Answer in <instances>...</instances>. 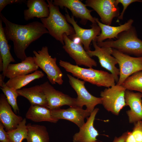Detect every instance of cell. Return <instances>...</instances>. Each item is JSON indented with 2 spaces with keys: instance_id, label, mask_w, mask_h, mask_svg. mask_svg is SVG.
I'll list each match as a JSON object with an SVG mask.
<instances>
[{
  "instance_id": "cell-1",
  "label": "cell",
  "mask_w": 142,
  "mask_h": 142,
  "mask_svg": "<svg viewBox=\"0 0 142 142\" xmlns=\"http://www.w3.org/2000/svg\"><path fill=\"white\" fill-rule=\"evenodd\" d=\"M0 19L5 26L3 29L5 37L8 41H12L14 53L21 61L27 57L25 50L33 42L48 32L41 22L34 21L24 25L13 23L7 19L2 13Z\"/></svg>"
},
{
  "instance_id": "cell-2",
  "label": "cell",
  "mask_w": 142,
  "mask_h": 142,
  "mask_svg": "<svg viewBox=\"0 0 142 142\" xmlns=\"http://www.w3.org/2000/svg\"><path fill=\"white\" fill-rule=\"evenodd\" d=\"M49 11V16L40 19L42 23L48 31L49 33L63 45V35L69 37L75 34L73 27L69 24L65 16L60 12L59 7L55 6L52 0H47Z\"/></svg>"
},
{
  "instance_id": "cell-3",
  "label": "cell",
  "mask_w": 142,
  "mask_h": 142,
  "mask_svg": "<svg viewBox=\"0 0 142 142\" xmlns=\"http://www.w3.org/2000/svg\"><path fill=\"white\" fill-rule=\"evenodd\" d=\"M59 65L74 76L98 87L110 88L115 85L114 76L111 73L92 68H86L71 64L69 62L60 60Z\"/></svg>"
},
{
  "instance_id": "cell-4",
  "label": "cell",
  "mask_w": 142,
  "mask_h": 142,
  "mask_svg": "<svg viewBox=\"0 0 142 142\" xmlns=\"http://www.w3.org/2000/svg\"><path fill=\"white\" fill-rule=\"evenodd\" d=\"M100 47H108L116 49L128 55L142 57V40L138 37L135 27L120 33L115 40L108 39L97 42Z\"/></svg>"
},
{
  "instance_id": "cell-5",
  "label": "cell",
  "mask_w": 142,
  "mask_h": 142,
  "mask_svg": "<svg viewBox=\"0 0 142 142\" xmlns=\"http://www.w3.org/2000/svg\"><path fill=\"white\" fill-rule=\"evenodd\" d=\"M35 63L46 74L47 77L52 84H62L63 74L56 63L57 58L49 54L48 47L45 46L38 51H33Z\"/></svg>"
},
{
  "instance_id": "cell-6",
  "label": "cell",
  "mask_w": 142,
  "mask_h": 142,
  "mask_svg": "<svg viewBox=\"0 0 142 142\" xmlns=\"http://www.w3.org/2000/svg\"><path fill=\"white\" fill-rule=\"evenodd\" d=\"M126 90L122 85L116 84L101 91L100 95L104 108L118 115L121 110L126 106L125 97Z\"/></svg>"
},
{
  "instance_id": "cell-7",
  "label": "cell",
  "mask_w": 142,
  "mask_h": 142,
  "mask_svg": "<svg viewBox=\"0 0 142 142\" xmlns=\"http://www.w3.org/2000/svg\"><path fill=\"white\" fill-rule=\"evenodd\" d=\"M112 55L116 59L119 66V79L117 84L121 85L130 76L142 71V57H131L113 48Z\"/></svg>"
},
{
  "instance_id": "cell-8",
  "label": "cell",
  "mask_w": 142,
  "mask_h": 142,
  "mask_svg": "<svg viewBox=\"0 0 142 142\" xmlns=\"http://www.w3.org/2000/svg\"><path fill=\"white\" fill-rule=\"evenodd\" d=\"M69 83L76 93L77 97L76 99L77 106L83 108L85 105L86 109L90 113L94 110L95 106L102 104L101 97H97L91 94L85 87V82L67 74Z\"/></svg>"
},
{
  "instance_id": "cell-9",
  "label": "cell",
  "mask_w": 142,
  "mask_h": 142,
  "mask_svg": "<svg viewBox=\"0 0 142 142\" xmlns=\"http://www.w3.org/2000/svg\"><path fill=\"white\" fill-rule=\"evenodd\" d=\"M85 4L95 11L101 22L106 25L111 26L114 18L120 14V8L116 0H87Z\"/></svg>"
},
{
  "instance_id": "cell-10",
  "label": "cell",
  "mask_w": 142,
  "mask_h": 142,
  "mask_svg": "<svg viewBox=\"0 0 142 142\" xmlns=\"http://www.w3.org/2000/svg\"><path fill=\"white\" fill-rule=\"evenodd\" d=\"M92 42L94 50L87 52V54L91 57L93 56L97 57L101 66L110 72L117 83L119 79V70L115 66L118 63L116 59L112 55V48L100 47L95 40H93Z\"/></svg>"
},
{
  "instance_id": "cell-11",
  "label": "cell",
  "mask_w": 142,
  "mask_h": 142,
  "mask_svg": "<svg viewBox=\"0 0 142 142\" xmlns=\"http://www.w3.org/2000/svg\"><path fill=\"white\" fill-rule=\"evenodd\" d=\"M63 38L64 44L63 48L74 60L77 65L89 68L97 67V62L88 55L82 43L74 42L65 34L63 35Z\"/></svg>"
},
{
  "instance_id": "cell-12",
  "label": "cell",
  "mask_w": 142,
  "mask_h": 142,
  "mask_svg": "<svg viewBox=\"0 0 142 142\" xmlns=\"http://www.w3.org/2000/svg\"><path fill=\"white\" fill-rule=\"evenodd\" d=\"M40 85L47 98V108L51 110L60 109L64 105L69 107L77 106L76 98L56 90L48 82H46Z\"/></svg>"
},
{
  "instance_id": "cell-13",
  "label": "cell",
  "mask_w": 142,
  "mask_h": 142,
  "mask_svg": "<svg viewBox=\"0 0 142 142\" xmlns=\"http://www.w3.org/2000/svg\"><path fill=\"white\" fill-rule=\"evenodd\" d=\"M65 9L66 13L65 16L67 21L72 25L75 32L74 34L68 37L70 39L74 37L79 38L86 51L90 50V46L91 42L100 34L101 32L100 28L97 22L92 23L90 25V29H85L81 27L75 20L74 17L72 16L71 17L67 10Z\"/></svg>"
},
{
  "instance_id": "cell-14",
  "label": "cell",
  "mask_w": 142,
  "mask_h": 142,
  "mask_svg": "<svg viewBox=\"0 0 142 142\" xmlns=\"http://www.w3.org/2000/svg\"><path fill=\"white\" fill-rule=\"evenodd\" d=\"M53 4L61 8H68L71 12L73 16L80 19V23L86 24L88 21L92 23H96L95 17L91 14L93 10L88 9L85 4L79 0H54Z\"/></svg>"
},
{
  "instance_id": "cell-15",
  "label": "cell",
  "mask_w": 142,
  "mask_h": 142,
  "mask_svg": "<svg viewBox=\"0 0 142 142\" xmlns=\"http://www.w3.org/2000/svg\"><path fill=\"white\" fill-rule=\"evenodd\" d=\"M52 115L58 120L64 119L70 121L76 124L79 128L85 123L84 119L91 113L86 109L77 106L69 107L66 109L60 108L51 110Z\"/></svg>"
},
{
  "instance_id": "cell-16",
  "label": "cell",
  "mask_w": 142,
  "mask_h": 142,
  "mask_svg": "<svg viewBox=\"0 0 142 142\" xmlns=\"http://www.w3.org/2000/svg\"><path fill=\"white\" fill-rule=\"evenodd\" d=\"M126 106L130 109L126 111L129 123H135L142 120V93L126 90L125 93Z\"/></svg>"
},
{
  "instance_id": "cell-17",
  "label": "cell",
  "mask_w": 142,
  "mask_h": 142,
  "mask_svg": "<svg viewBox=\"0 0 142 142\" xmlns=\"http://www.w3.org/2000/svg\"><path fill=\"white\" fill-rule=\"evenodd\" d=\"M22 117L16 115L11 109L6 97L1 93L0 96V121L8 131L16 129L23 120Z\"/></svg>"
},
{
  "instance_id": "cell-18",
  "label": "cell",
  "mask_w": 142,
  "mask_h": 142,
  "mask_svg": "<svg viewBox=\"0 0 142 142\" xmlns=\"http://www.w3.org/2000/svg\"><path fill=\"white\" fill-rule=\"evenodd\" d=\"M99 109L95 108L89 117L87 118V121L80 128L79 131L73 136V142H97V136L99 135L98 131L94 126L96 115Z\"/></svg>"
},
{
  "instance_id": "cell-19",
  "label": "cell",
  "mask_w": 142,
  "mask_h": 142,
  "mask_svg": "<svg viewBox=\"0 0 142 142\" xmlns=\"http://www.w3.org/2000/svg\"><path fill=\"white\" fill-rule=\"evenodd\" d=\"M95 19L101 30L100 34L94 40L98 43L104 41L107 39H116L120 33L131 28L134 22L133 19H130L123 24L114 26L103 24L97 18L95 17Z\"/></svg>"
},
{
  "instance_id": "cell-20",
  "label": "cell",
  "mask_w": 142,
  "mask_h": 142,
  "mask_svg": "<svg viewBox=\"0 0 142 142\" xmlns=\"http://www.w3.org/2000/svg\"><path fill=\"white\" fill-rule=\"evenodd\" d=\"M38 67L35 63L33 57L29 56L21 62L9 64L6 70L5 77L9 79L27 75L37 70Z\"/></svg>"
},
{
  "instance_id": "cell-21",
  "label": "cell",
  "mask_w": 142,
  "mask_h": 142,
  "mask_svg": "<svg viewBox=\"0 0 142 142\" xmlns=\"http://www.w3.org/2000/svg\"><path fill=\"white\" fill-rule=\"evenodd\" d=\"M26 2L28 9L23 12L25 20L28 21L34 17L40 19L49 16V6L45 0H28Z\"/></svg>"
},
{
  "instance_id": "cell-22",
  "label": "cell",
  "mask_w": 142,
  "mask_h": 142,
  "mask_svg": "<svg viewBox=\"0 0 142 142\" xmlns=\"http://www.w3.org/2000/svg\"><path fill=\"white\" fill-rule=\"evenodd\" d=\"M19 96H23L29 101L31 105H39L47 108L46 96L40 85L17 90Z\"/></svg>"
},
{
  "instance_id": "cell-23",
  "label": "cell",
  "mask_w": 142,
  "mask_h": 142,
  "mask_svg": "<svg viewBox=\"0 0 142 142\" xmlns=\"http://www.w3.org/2000/svg\"><path fill=\"white\" fill-rule=\"evenodd\" d=\"M26 117V118L36 122L46 121L56 123L59 120L52 115L50 109L39 105H31Z\"/></svg>"
},
{
  "instance_id": "cell-24",
  "label": "cell",
  "mask_w": 142,
  "mask_h": 142,
  "mask_svg": "<svg viewBox=\"0 0 142 142\" xmlns=\"http://www.w3.org/2000/svg\"><path fill=\"white\" fill-rule=\"evenodd\" d=\"M27 142H49V138L46 127L44 125L28 123Z\"/></svg>"
},
{
  "instance_id": "cell-25",
  "label": "cell",
  "mask_w": 142,
  "mask_h": 142,
  "mask_svg": "<svg viewBox=\"0 0 142 142\" xmlns=\"http://www.w3.org/2000/svg\"><path fill=\"white\" fill-rule=\"evenodd\" d=\"M44 75L42 71L37 70L27 75L18 76L9 79L5 84L8 87L17 90L35 80L43 77Z\"/></svg>"
},
{
  "instance_id": "cell-26",
  "label": "cell",
  "mask_w": 142,
  "mask_h": 142,
  "mask_svg": "<svg viewBox=\"0 0 142 142\" xmlns=\"http://www.w3.org/2000/svg\"><path fill=\"white\" fill-rule=\"evenodd\" d=\"M2 22L0 19V55L2 57L3 63L2 74L4 78L5 72L8 66L11 62H14L15 61L11 53L8 41L4 34Z\"/></svg>"
},
{
  "instance_id": "cell-27",
  "label": "cell",
  "mask_w": 142,
  "mask_h": 142,
  "mask_svg": "<svg viewBox=\"0 0 142 142\" xmlns=\"http://www.w3.org/2000/svg\"><path fill=\"white\" fill-rule=\"evenodd\" d=\"M26 122L24 118L16 129L7 131L10 142H22L27 139L28 130Z\"/></svg>"
},
{
  "instance_id": "cell-28",
  "label": "cell",
  "mask_w": 142,
  "mask_h": 142,
  "mask_svg": "<svg viewBox=\"0 0 142 142\" xmlns=\"http://www.w3.org/2000/svg\"><path fill=\"white\" fill-rule=\"evenodd\" d=\"M121 85L126 90H135L142 93V71L130 76Z\"/></svg>"
},
{
  "instance_id": "cell-29",
  "label": "cell",
  "mask_w": 142,
  "mask_h": 142,
  "mask_svg": "<svg viewBox=\"0 0 142 142\" xmlns=\"http://www.w3.org/2000/svg\"><path fill=\"white\" fill-rule=\"evenodd\" d=\"M1 89L6 96L8 103L13 108L14 112L16 113L18 112L19 108L17 103V99L19 96L17 90L7 86L5 83L1 87Z\"/></svg>"
},
{
  "instance_id": "cell-30",
  "label": "cell",
  "mask_w": 142,
  "mask_h": 142,
  "mask_svg": "<svg viewBox=\"0 0 142 142\" xmlns=\"http://www.w3.org/2000/svg\"><path fill=\"white\" fill-rule=\"evenodd\" d=\"M132 131H129L125 142H142V123L139 121L134 124Z\"/></svg>"
},
{
  "instance_id": "cell-31",
  "label": "cell",
  "mask_w": 142,
  "mask_h": 142,
  "mask_svg": "<svg viewBox=\"0 0 142 142\" xmlns=\"http://www.w3.org/2000/svg\"><path fill=\"white\" fill-rule=\"evenodd\" d=\"M116 1L118 4L121 3L123 6V10L118 17V19L121 20H123L125 12L130 4L135 2H140V0H116Z\"/></svg>"
},
{
  "instance_id": "cell-32",
  "label": "cell",
  "mask_w": 142,
  "mask_h": 142,
  "mask_svg": "<svg viewBox=\"0 0 142 142\" xmlns=\"http://www.w3.org/2000/svg\"><path fill=\"white\" fill-rule=\"evenodd\" d=\"M27 1L25 0H0V14L3 9L8 4H22Z\"/></svg>"
},
{
  "instance_id": "cell-33",
  "label": "cell",
  "mask_w": 142,
  "mask_h": 142,
  "mask_svg": "<svg viewBox=\"0 0 142 142\" xmlns=\"http://www.w3.org/2000/svg\"><path fill=\"white\" fill-rule=\"evenodd\" d=\"M4 126L0 122V141L1 142H10L7 132L4 129Z\"/></svg>"
},
{
  "instance_id": "cell-34",
  "label": "cell",
  "mask_w": 142,
  "mask_h": 142,
  "mask_svg": "<svg viewBox=\"0 0 142 142\" xmlns=\"http://www.w3.org/2000/svg\"><path fill=\"white\" fill-rule=\"evenodd\" d=\"M129 132L128 131L125 132L119 137H115L113 142H125Z\"/></svg>"
},
{
  "instance_id": "cell-35",
  "label": "cell",
  "mask_w": 142,
  "mask_h": 142,
  "mask_svg": "<svg viewBox=\"0 0 142 142\" xmlns=\"http://www.w3.org/2000/svg\"><path fill=\"white\" fill-rule=\"evenodd\" d=\"M3 63L1 56L0 55V71H3Z\"/></svg>"
},
{
  "instance_id": "cell-36",
  "label": "cell",
  "mask_w": 142,
  "mask_h": 142,
  "mask_svg": "<svg viewBox=\"0 0 142 142\" xmlns=\"http://www.w3.org/2000/svg\"><path fill=\"white\" fill-rule=\"evenodd\" d=\"M4 78L2 74H0V86H1L4 83Z\"/></svg>"
},
{
  "instance_id": "cell-37",
  "label": "cell",
  "mask_w": 142,
  "mask_h": 142,
  "mask_svg": "<svg viewBox=\"0 0 142 142\" xmlns=\"http://www.w3.org/2000/svg\"><path fill=\"white\" fill-rule=\"evenodd\" d=\"M140 2H142V0H140Z\"/></svg>"
},
{
  "instance_id": "cell-38",
  "label": "cell",
  "mask_w": 142,
  "mask_h": 142,
  "mask_svg": "<svg viewBox=\"0 0 142 142\" xmlns=\"http://www.w3.org/2000/svg\"><path fill=\"white\" fill-rule=\"evenodd\" d=\"M141 121V123H142V120Z\"/></svg>"
}]
</instances>
